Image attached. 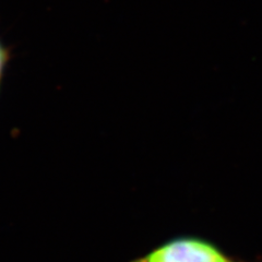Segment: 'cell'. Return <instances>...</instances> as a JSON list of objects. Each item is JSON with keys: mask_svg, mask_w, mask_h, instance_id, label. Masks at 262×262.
<instances>
[{"mask_svg": "<svg viewBox=\"0 0 262 262\" xmlns=\"http://www.w3.org/2000/svg\"><path fill=\"white\" fill-rule=\"evenodd\" d=\"M133 262H237L215 244L195 236H180Z\"/></svg>", "mask_w": 262, "mask_h": 262, "instance_id": "obj_1", "label": "cell"}]
</instances>
